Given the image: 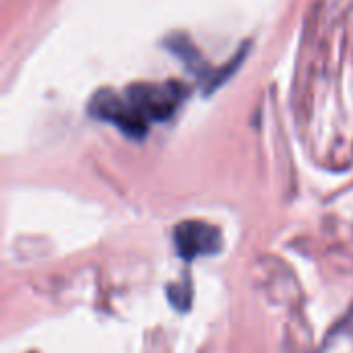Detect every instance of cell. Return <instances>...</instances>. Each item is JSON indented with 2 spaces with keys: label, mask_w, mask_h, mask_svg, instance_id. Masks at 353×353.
Masks as SVG:
<instances>
[{
  "label": "cell",
  "mask_w": 353,
  "mask_h": 353,
  "mask_svg": "<svg viewBox=\"0 0 353 353\" xmlns=\"http://www.w3.org/2000/svg\"><path fill=\"white\" fill-rule=\"evenodd\" d=\"M184 91L178 83H137L116 91H99L89 103V112L114 124L128 137H145L153 122L168 120L182 103Z\"/></svg>",
  "instance_id": "cell-1"
},
{
  "label": "cell",
  "mask_w": 353,
  "mask_h": 353,
  "mask_svg": "<svg viewBox=\"0 0 353 353\" xmlns=\"http://www.w3.org/2000/svg\"><path fill=\"white\" fill-rule=\"evenodd\" d=\"M221 230L207 221H182L174 230V244L184 261L196 256H211L221 250Z\"/></svg>",
  "instance_id": "cell-2"
},
{
  "label": "cell",
  "mask_w": 353,
  "mask_h": 353,
  "mask_svg": "<svg viewBox=\"0 0 353 353\" xmlns=\"http://www.w3.org/2000/svg\"><path fill=\"white\" fill-rule=\"evenodd\" d=\"M168 298L174 304V308L178 310H188L190 302H192V292L190 288H182V285H170L168 288Z\"/></svg>",
  "instance_id": "cell-3"
}]
</instances>
